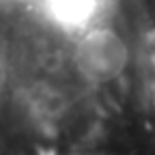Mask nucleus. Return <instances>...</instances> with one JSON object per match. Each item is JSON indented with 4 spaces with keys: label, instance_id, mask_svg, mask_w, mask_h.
<instances>
[{
    "label": "nucleus",
    "instance_id": "1",
    "mask_svg": "<svg viewBox=\"0 0 155 155\" xmlns=\"http://www.w3.org/2000/svg\"><path fill=\"white\" fill-rule=\"evenodd\" d=\"M129 50L125 39L104 26H91L84 32L73 35L71 65L78 78L88 86H104L125 73Z\"/></svg>",
    "mask_w": 155,
    "mask_h": 155
}]
</instances>
